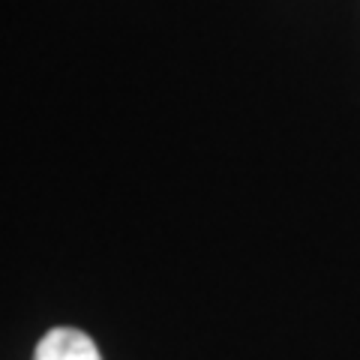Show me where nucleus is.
<instances>
[{
    "mask_svg": "<svg viewBox=\"0 0 360 360\" xmlns=\"http://www.w3.org/2000/svg\"><path fill=\"white\" fill-rule=\"evenodd\" d=\"M33 360H103L96 342L75 328H54L42 336Z\"/></svg>",
    "mask_w": 360,
    "mask_h": 360,
    "instance_id": "f257e3e1",
    "label": "nucleus"
}]
</instances>
